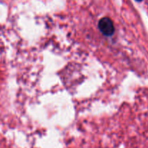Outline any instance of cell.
I'll return each mask as SVG.
<instances>
[{
    "label": "cell",
    "instance_id": "1",
    "mask_svg": "<svg viewBox=\"0 0 148 148\" xmlns=\"http://www.w3.org/2000/svg\"><path fill=\"white\" fill-rule=\"evenodd\" d=\"M98 27L103 34L109 36L113 35L114 32V26L112 20L108 17H103L98 23Z\"/></svg>",
    "mask_w": 148,
    "mask_h": 148
},
{
    "label": "cell",
    "instance_id": "2",
    "mask_svg": "<svg viewBox=\"0 0 148 148\" xmlns=\"http://www.w3.org/2000/svg\"><path fill=\"white\" fill-rule=\"evenodd\" d=\"M136 1H143V0H136Z\"/></svg>",
    "mask_w": 148,
    "mask_h": 148
}]
</instances>
